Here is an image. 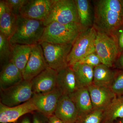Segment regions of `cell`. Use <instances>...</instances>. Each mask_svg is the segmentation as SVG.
<instances>
[{
	"instance_id": "7c38bea8",
	"label": "cell",
	"mask_w": 123,
	"mask_h": 123,
	"mask_svg": "<svg viewBox=\"0 0 123 123\" xmlns=\"http://www.w3.org/2000/svg\"><path fill=\"white\" fill-rule=\"evenodd\" d=\"M37 111L31 100L18 105L8 107L0 103V123H15L24 115Z\"/></svg>"
},
{
	"instance_id": "e0dca14e",
	"label": "cell",
	"mask_w": 123,
	"mask_h": 123,
	"mask_svg": "<svg viewBox=\"0 0 123 123\" xmlns=\"http://www.w3.org/2000/svg\"><path fill=\"white\" fill-rule=\"evenodd\" d=\"M17 17L11 12L5 0H0V33L9 40L14 32Z\"/></svg>"
},
{
	"instance_id": "1f68e13d",
	"label": "cell",
	"mask_w": 123,
	"mask_h": 123,
	"mask_svg": "<svg viewBox=\"0 0 123 123\" xmlns=\"http://www.w3.org/2000/svg\"><path fill=\"white\" fill-rule=\"evenodd\" d=\"M115 64L119 68L123 69V52L119 55Z\"/></svg>"
},
{
	"instance_id": "603a6c76",
	"label": "cell",
	"mask_w": 123,
	"mask_h": 123,
	"mask_svg": "<svg viewBox=\"0 0 123 123\" xmlns=\"http://www.w3.org/2000/svg\"><path fill=\"white\" fill-rule=\"evenodd\" d=\"M76 4L79 23L84 29L93 26L94 15L92 13L90 1L88 0H75Z\"/></svg>"
},
{
	"instance_id": "4316f807",
	"label": "cell",
	"mask_w": 123,
	"mask_h": 123,
	"mask_svg": "<svg viewBox=\"0 0 123 123\" xmlns=\"http://www.w3.org/2000/svg\"><path fill=\"white\" fill-rule=\"evenodd\" d=\"M110 88L116 96L123 95V70H116L114 79Z\"/></svg>"
},
{
	"instance_id": "7a4b0ae2",
	"label": "cell",
	"mask_w": 123,
	"mask_h": 123,
	"mask_svg": "<svg viewBox=\"0 0 123 123\" xmlns=\"http://www.w3.org/2000/svg\"><path fill=\"white\" fill-rule=\"evenodd\" d=\"M45 26L43 22L18 15L15 30L9 39L11 44L33 46L39 43Z\"/></svg>"
},
{
	"instance_id": "484cf974",
	"label": "cell",
	"mask_w": 123,
	"mask_h": 123,
	"mask_svg": "<svg viewBox=\"0 0 123 123\" xmlns=\"http://www.w3.org/2000/svg\"><path fill=\"white\" fill-rule=\"evenodd\" d=\"M11 55V44L9 40L0 33V61L3 65L8 63Z\"/></svg>"
},
{
	"instance_id": "8fae6325",
	"label": "cell",
	"mask_w": 123,
	"mask_h": 123,
	"mask_svg": "<svg viewBox=\"0 0 123 123\" xmlns=\"http://www.w3.org/2000/svg\"><path fill=\"white\" fill-rule=\"evenodd\" d=\"M62 95L56 87L48 93L34 94L31 99L37 111L48 118L54 114L58 101Z\"/></svg>"
},
{
	"instance_id": "f546056e",
	"label": "cell",
	"mask_w": 123,
	"mask_h": 123,
	"mask_svg": "<svg viewBox=\"0 0 123 123\" xmlns=\"http://www.w3.org/2000/svg\"><path fill=\"white\" fill-rule=\"evenodd\" d=\"M111 34L117 43L120 54L123 52V23L115 30Z\"/></svg>"
},
{
	"instance_id": "2e32d148",
	"label": "cell",
	"mask_w": 123,
	"mask_h": 123,
	"mask_svg": "<svg viewBox=\"0 0 123 123\" xmlns=\"http://www.w3.org/2000/svg\"><path fill=\"white\" fill-rule=\"evenodd\" d=\"M54 115L64 123H75L78 117V111L75 104L68 95L60 98Z\"/></svg>"
},
{
	"instance_id": "836d02e7",
	"label": "cell",
	"mask_w": 123,
	"mask_h": 123,
	"mask_svg": "<svg viewBox=\"0 0 123 123\" xmlns=\"http://www.w3.org/2000/svg\"><path fill=\"white\" fill-rule=\"evenodd\" d=\"M21 123H31L30 119L28 117L24 118L22 121Z\"/></svg>"
},
{
	"instance_id": "ffe728a7",
	"label": "cell",
	"mask_w": 123,
	"mask_h": 123,
	"mask_svg": "<svg viewBox=\"0 0 123 123\" xmlns=\"http://www.w3.org/2000/svg\"><path fill=\"white\" fill-rule=\"evenodd\" d=\"M32 46L11 44V55L9 61L13 63L22 73L29 60Z\"/></svg>"
},
{
	"instance_id": "8992f818",
	"label": "cell",
	"mask_w": 123,
	"mask_h": 123,
	"mask_svg": "<svg viewBox=\"0 0 123 123\" xmlns=\"http://www.w3.org/2000/svg\"><path fill=\"white\" fill-rule=\"evenodd\" d=\"M44 59L48 68L56 71L68 66V58L72 44H57L41 42Z\"/></svg>"
},
{
	"instance_id": "ba28073f",
	"label": "cell",
	"mask_w": 123,
	"mask_h": 123,
	"mask_svg": "<svg viewBox=\"0 0 123 123\" xmlns=\"http://www.w3.org/2000/svg\"><path fill=\"white\" fill-rule=\"evenodd\" d=\"M33 95L31 81L23 80L10 88L0 90V103L14 106L31 100Z\"/></svg>"
},
{
	"instance_id": "5b68a950",
	"label": "cell",
	"mask_w": 123,
	"mask_h": 123,
	"mask_svg": "<svg viewBox=\"0 0 123 123\" xmlns=\"http://www.w3.org/2000/svg\"><path fill=\"white\" fill-rule=\"evenodd\" d=\"M97 33L93 26L80 33L73 44L68 57L69 66H73L87 55L95 52V42Z\"/></svg>"
},
{
	"instance_id": "6da1fadb",
	"label": "cell",
	"mask_w": 123,
	"mask_h": 123,
	"mask_svg": "<svg viewBox=\"0 0 123 123\" xmlns=\"http://www.w3.org/2000/svg\"><path fill=\"white\" fill-rule=\"evenodd\" d=\"M93 1V27L97 31L111 34L123 23L121 0Z\"/></svg>"
},
{
	"instance_id": "e575fe53",
	"label": "cell",
	"mask_w": 123,
	"mask_h": 123,
	"mask_svg": "<svg viewBox=\"0 0 123 123\" xmlns=\"http://www.w3.org/2000/svg\"><path fill=\"white\" fill-rule=\"evenodd\" d=\"M116 122H117V123H123V118L118 120Z\"/></svg>"
},
{
	"instance_id": "f1b7e54d",
	"label": "cell",
	"mask_w": 123,
	"mask_h": 123,
	"mask_svg": "<svg viewBox=\"0 0 123 123\" xmlns=\"http://www.w3.org/2000/svg\"><path fill=\"white\" fill-rule=\"evenodd\" d=\"M11 12L16 16L20 14L21 10L27 0H5Z\"/></svg>"
},
{
	"instance_id": "d6a6232c",
	"label": "cell",
	"mask_w": 123,
	"mask_h": 123,
	"mask_svg": "<svg viewBox=\"0 0 123 123\" xmlns=\"http://www.w3.org/2000/svg\"><path fill=\"white\" fill-rule=\"evenodd\" d=\"M48 119V123H64L54 114L49 117Z\"/></svg>"
},
{
	"instance_id": "9a60e30c",
	"label": "cell",
	"mask_w": 123,
	"mask_h": 123,
	"mask_svg": "<svg viewBox=\"0 0 123 123\" xmlns=\"http://www.w3.org/2000/svg\"><path fill=\"white\" fill-rule=\"evenodd\" d=\"M57 72L56 87L62 95L69 96L80 88L71 66H68Z\"/></svg>"
},
{
	"instance_id": "5bb4252c",
	"label": "cell",
	"mask_w": 123,
	"mask_h": 123,
	"mask_svg": "<svg viewBox=\"0 0 123 123\" xmlns=\"http://www.w3.org/2000/svg\"><path fill=\"white\" fill-rule=\"evenodd\" d=\"M93 110H104L116 97L110 87L92 84L88 87Z\"/></svg>"
},
{
	"instance_id": "3957f363",
	"label": "cell",
	"mask_w": 123,
	"mask_h": 123,
	"mask_svg": "<svg viewBox=\"0 0 123 123\" xmlns=\"http://www.w3.org/2000/svg\"><path fill=\"white\" fill-rule=\"evenodd\" d=\"M84 30L79 23L64 24L52 22L45 26L39 43L46 42L53 44H73Z\"/></svg>"
},
{
	"instance_id": "cb8c5ba5",
	"label": "cell",
	"mask_w": 123,
	"mask_h": 123,
	"mask_svg": "<svg viewBox=\"0 0 123 123\" xmlns=\"http://www.w3.org/2000/svg\"><path fill=\"white\" fill-rule=\"evenodd\" d=\"M74 71L79 87H88L93 84L94 68L76 63L71 66Z\"/></svg>"
},
{
	"instance_id": "30bf717a",
	"label": "cell",
	"mask_w": 123,
	"mask_h": 123,
	"mask_svg": "<svg viewBox=\"0 0 123 123\" xmlns=\"http://www.w3.org/2000/svg\"><path fill=\"white\" fill-rule=\"evenodd\" d=\"M54 0H27L19 15L22 17L43 22L48 15Z\"/></svg>"
},
{
	"instance_id": "ac0fdd59",
	"label": "cell",
	"mask_w": 123,
	"mask_h": 123,
	"mask_svg": "<svg viewBox=\"0 0 123 123\" xmlns=\"http://www.w3.org/2000/svg\"><path fill=\"white\" fill-rule=\"evenodd\" d=\"M23 80L22 73L11 62L2 66L0 73V90L10 88Z\"/></svg>"
},
{
	"instance_id": "9c48e42d",
	"label": "cell",
	"mask_w": 123,
	"mask_h": 123,
	"mask_svg": "<svg viewBox=\"0 0 123 123\" xmlns=\"http://www.w3.org/2000/svg\"><path fill=\"white\" fill-rule=\"evenodd\" d=\"M47 68L42 46L39 43L33 45L29 60L23 72V80L31 81Z\"/></svg>"
},
{
	"instance_id": "83f0119b",
	"label": "cell",
	"mask_w": 123,
	"mask_h": 123,
	"mask_svg": "<svg viewBox=\"0 0 123 123\" xmlns=\"http://www.w3.org/2000/svg\"><path fill=\"white\" fill-rule=\"evenodd\" d=\"M76 63L86 65L94 68L102 64L100 58L95 51L87 55Z\"/></svg>"
},
{
	"instance_id": "d6986e66",
	"label": "cell",
	"mask_w": 123,
	"mask_h": 123,
	"mask_svg": "<svg viewBox=\"0 0 123 123\" xmlns=\"http://www.w3.org/2000/svg\"><path fill=\"white\" fill-rule=\"evenodd\" d=\"M69 96L75 104L79 116L87 114L93 110L87 87L79 88Z\"/></svg>"
},
{
	"instance_id": "d4e9b609",
	"label": "cell",
	"mask_w": 123,
	"mask_h": 123,
	"mask_svg": "<svg viewBox=\"0 0 123 123\" xmlns=\"http://www.w3.org/2000/svg\"><path fill=\"white\" fill-rule=\"evenodd\" d=\"M104 111L93 110L87 114L79 115L75 123H102Z\"/></svg>"
},
{
	"instance_id": "277c9868",
	"label": "cell",
	"mask_w": 123,
	"mask_h": 123,
	"mask_svg": "<svg viewBox=\"0 0 123 123\" xmlns=\"http://www.w3.org/2000/svg\"><path fill=\"white\" fill-rule=\"evenodd\" d=\"M53 22L80 24L75 0H54L49 13L43 21L45 26Z\"/></svg>"
},
{
	"instance_id": "52a82bcc",
	"label": "cell",
	"mask_w": 123,
	"mask_h": 123,
	"mask_svg": "<svg viewBox=\"0 0 123 123\" xmlns=\"http://www.w3.org/2000/svg\"><path fill=\"white\" fill-rule=\"evenodd\" d=\"M95 49L102 63L111 68L120 54L117 43L111 34L97 31Z\"/></svg>"
},
{
	"instance_id": "4fadbf2b",
	"label": "cell",
	"mask_w": 123,
	"mask_h": 123,
	"mask_svg": "<svg viewBox=\"0 0 123 123\" xmlns=\"http://www.w3.org/2000/svg\"><path fill=\"white\" fill-rule=\"evenodd\" d=\"M57 71L47 68L31 81L34 94L50 92L56 87Z\"/></svg>"
},
{
	"instance_id": "7402d4cb",
	"label": "cell",
	"mask_w": 123,
	"mask_h": 123,
	"mask_svg": "<svg viewBox=\"0 0 123 123\" xmlns=\"http://www.w3.org/2000/svg\"><path fill=\"white\" fill-rule=\"evenodd\" d=\"M102 64L94 69L93 84L98 86L110 87L114 80L116 70Z\"/></svg>"
},
{
	"instance_id": "44dd1931",
	"label": "cell",
	"mask_w": 123,
	"mask_h": 123,
	"mask_svg": "<svg viewBox=\"0 0 123 123\" xmlns=\"http://www.w3.org/2000/svg\"><path fill=\"white\" fill-rule=\"evenodd\" d=\"M123 118V95L116 96L104 110L102 123L116 122Z\"/></svg>"
},
{
	"instance_id": "d590c367",
	"label": "cell",
	"mask_w": 123,
	"mask_h": 123,
	"mask_svg": "<svg viewBox=\"0 0 123 123\" xmlns=\"http://www.w3.org/2000/svg\"><path fill=\"white\" fill-rule=\"evenodd\" d=\"M121 5H122V14H123V0H121Z\"/></svg>"
},
{
	"instance_id": "4dcf8cb0",
	"label": "cell",
	"mask_w": 123,
	"mask_h": 123,
	"mask_svg": "<svg viewBox=\"0 0 123 123\" xmlns=\"http://www.w3.org/2000/svg\"><path fill=\"white\" fill-rule=\"evenodd\" d=\"M37 111L33 115V123H48V118Z\"/></svg>"
},
{
	"instance_id": "8d00e7d4",
	"label": "cell",
	"mask_w": 123,
	"mask_h": 123,
	"mask_svg": "<svg viewBox=\"0 0 123 123\" xmlns=\"http://www.w3.org/2000/svg\"><path fill=\"white\" fill-rule=\"evenodd\" d=\"M117 123V122H113V123Z\"/></svg>"
}]
</instances>
